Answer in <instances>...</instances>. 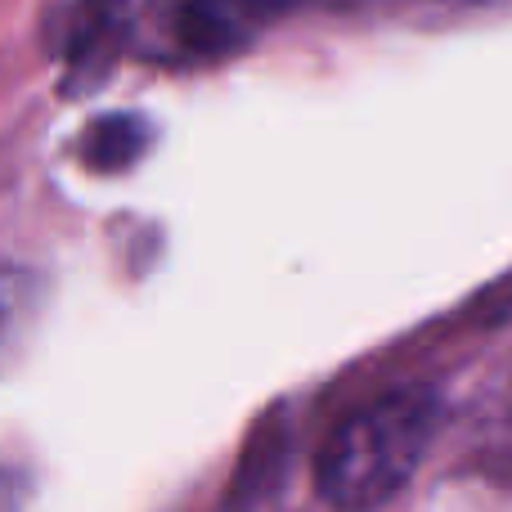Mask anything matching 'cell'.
Listing matches in <instances>:
<instances>
[{"label": "cell", "instance_id": "6da1fadb", "mask_svg": "<svg viewBox=\"0 0 512 512\" xmlns=\"http://www.w3.org/2000/svg\"><path fill=\"white\" fill-rule=\"evenodd\" d=\"M441 400L427 387H396L351 409L319 441L315 490L333 512L387 508L432 450Z\"/></svg>", "mask_w": 512, "mask_h": 512}, {"label": "cell", "instance_id": "7a4b0ae2", "mask_svg": "<svg viewBox=\"0 0 512 512\" xmlns=\"http://www.w3.org/2000/svg\"><path fill=\"white\" fill-rule=\"evenodd\" d=\"M283 0H153L135 18V45L158 63H221L248 50Z\"/></svg>", "mask_w": 512, "mask_h": 512}, {"label": "cell", "instance_id": "3957f363", "mask_svg": "<svg viewBox=\"0 0 512 512\" xmlns=\"http://www.w3.org/2000/svg\"><path fill=\"white\" fill-rule=\"evenodd\" d=\"M135 41V0H72L63 14V95H90Z\"/></svg>", "mask_w": 512, "mask_h": 512}, {"label": "cell", "instance_id": "277c9868", "mask_svg": "<svg viewBox=\"0 0 512 512\" xmlns=\"http://www.w3.org/2000/svg\"><path fill=\"white\" fill-rule=\"evenodd\" d=\"M149 144H153V126L140 113H104L81 131L77 158L99 176H117V171H131L149 153Z\"/></svg>", "mask_w": 512, "mask_h": 512}, {"label": "cell", "instance_id": "5b68a950", "mask_svg": "<svg viewBox=\"0 0 512 512\" xmlns=\"http://www.w3.org/2000/svg\"><path fill=\"white\" fill-rule=\"evenodd\" d=\"M45 279L18 265H0V369L27 346L36 319L45 310Z\"/></svg>", "mask_w": 512, "mask_h": 512}]
</instances>
